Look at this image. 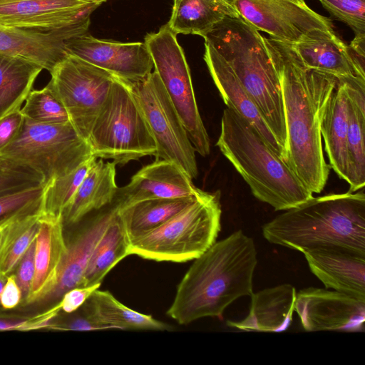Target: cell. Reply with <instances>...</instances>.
<instances>
[{
    "label": "cell",
    "instance_id": "21",
    "mask_svg": "<svg viewBox=\"0 0 365 365\" xmlns=\"http://www.w3.org/2000/svg\"><path fill=\"white\" fill-rule=\"evenodd\" d=\"M247 316L241 321H227L230 327L246 331L281 332L292 322L297 291L290 284L266 288L250 295Z\"/></svg>",
    "mask_w": 365,
    "mask_h": 365
},
{
    "label": "cell",
    "instance_id": "26",
    "mask_svg": "<svg viewBox=\"0 0 365 365\" xmlns=\"http://www.w3.org/2000/svg\"><path fill=\"white\" fill-rule=\"evenodd\" d=\"M342 82L348 94V192H356L365 185V79L356 78Z\"/></svg>",
    "mask_w": 365,
    "mask_h": 365
},
{
    "label": "cell",
    "instance_id": "25",
    "mask_svg": "<svg viewBox=\"0 0 365 365\" xmlns=\"http://www.w3.org/2000/svg\"><path fill=\"white\" fill-rule=\"evenodd\" d=\"M347 100L346 85L338 81L327 102L320 124L329 166L346 182H348L349 175Z\"/></svg>",
    "mask_w": 365,
    "mask_h": 365
},
{
    "label": "cell",
    "instance_id": "20",
    "mask_svg": "<svg viewBox=\"0 0 365 365\" xmlns=\"http://www.w3.org/2000/svg\"><path fill=\"white\" fill-rule=\"evenodd\" d=\"M84 34L41 32L0 24V53L30 60L51 73L68 54L65 41Z\"/></svg>",
    "mask_w": 365,
    "mask_h": 365
},
{
    "label": "cell",
    "instance_id": "44",
    "mask_svg": "<svg viewBox=\"0 0 365 365\" xmlns=\"http://www.w3.org/2000/svg\"><path fill=\"white\" fill-rule=\"evenodd\" d=\"M7 276L4 275L1 272H0V297L2 292L4 284L6 282Z\"/></svg>",
    "mask_w": 365,
    "mask_h": 365
},
{
    "label": "cell",
    "instance_id": "36",
    "mask_svg": "<svg viewBox=\"0 0 365 365\" xmlns=\"http://www.w3.org/2000/svg\"><path fill=\"white\" fill-rule=\"evenodd\" d=\"M43 192L41 185L0 197V227L41 210Z\"/></svg>",
    "mask_w": 365,
    "mask_h": 365
},
{
    "label": "cell",
    "instance_id": "32",
    "mask_svg": "<svg viewBox=\"0 0 365 365\" xmlns=\"http://www.w3.org/2000/svg\"><path fill=\"white\" fill-rule=\"evenodd\" d=\"M41 215L39 210L1 226L0 272L4 275L14 273L19 261L36 240Z\"/></svg>",
    "mask_w": 365,
    "mask_h": 365
},
{
    "label": "cell",
    "instance_id": "7",
    "mask_svg": "<svg viewBox=\"0 0 365 365\" xmlns=\"http://www.w3.org/2000/svg\"><path fill=\"white\" fill-rule=\"evenodd\" d=\"M93 155L125 165L155 155L156 145L127 83L115 78L88 140Z\"/></svg>",
    "mask_w": 365,
    "mask_h": 365
},
{
    "label": "cell",
    "instance_id": "35",
    "mask_svg": "<svg viewBox=\"0 0 365 365\" xmlns=\"http://www.w3.org/2000/svg\"><path fill=\"white\" fill-rule=\"evenodd\" d=\"M43 181L42 175L31 166L0 155V197L43 185Z\"/></svg>",
    "mask_w": 365,
    "mask_h": 365
},
{
    "label": "cell",
    "instance_id": "8",
    "mask_svg": "<svg viewBox=\"0 0 365 365\" xmlns=\"http://www.w3.org/2000/svg\"><path fill=\"white\" fill-rule=\"evenodd\" d=\"M0 155L31 166L42 175L43 186L93 156L88 142L71 122L48 124L26 118L18 135Z\"/></svg>",
    "mask_w": 365,
    "mask_h": 365
},
{
    "label": "cell",
    "instance_id": "17",
    "mask_svg": "<svg viewBox=\"0 0 365 365\" xmlns=\"http://www.w3.org/2000/svg\"><path fill=\"white\" fill-rule=\"evenodd\" d=\"M197 190L177 164L157 159L138 171L125 186L118 188L113 201L120 209L145 200L190 197Z\"/></svg>",
    "mask_w": 365,
    "mask_h": 365
},
{
    "label": "cell",
    "instance_id": "5",
    "mask_svg": "<svg viewBox=\"0 0 365 365\" xmlns=\"http://www.w3.org/2000/svg\"><path fill=\"white\" fill-rule=\"evenodd\" d=\"M216 145L253 195L276 211L294 207L313 197L253 125L230 108L223 111Z\"/></svg>",
    "mask_w": 365,
    "mask_h": 365
},
{
    "label": "cell",
    "instance_id": "43",
    "mask_svg": "<svg viewBox=\"0 0 365 365\" xmlns=\"http://www.w3.org/2000/svg\"><path fill=\"white\" fill-rule=\"evenodd\" d=\"M28 323L29 318L26 319H18L0 317V331H27Z\"/></svg>",
    "mask_w": 365,
    "mask_h": 365
},
{
    "label": "cell",
    "instance_id": "11",
    "mask_svg": "<svg viewBox=\"0 0 365 365\" xmlns=\"http://www.w3.org/2000/svg\"><path fill=\"white\" fill-rule=\"evenodd\" d=\"M50 74L47 85L63 106L74 128L88 141L116 77L69 53Z\"/></svg>",
    "mask_w": 365,
    "mask_h": 365
},
{
    "label": "cell",
    "instance_id": "6",
    "mask_svg": "<svg viewBox=\"0 0 365 365\" xmlns=\"http://www.w3.org/2000/svg\"><path fill=\"white\" fill-rule=\"evenodd\" d=\"M220 192L199 189L187 207L148 232L130 241L129 253L158 262L195 259L215 242L221 230Z\"/></svg>",
    "mask_w": 365,
    "mask_h": 365
},
{
    "label": "cell",
    "instance_id": "2",
    "mask_svg": "<svg viewBox=\"0 0 365 365\" xmlns=\"http://www.w3.org/2000/svg\"><path fill=\"white\" fill-rule=\"evenodd\" d=\"M257 264L255 242L242 230L215 242L195 259L178 284L167 314L180 324L221 317L231 303L253 292Z\"/></svg>",
    "mask_w": 365,
    "mask_h": 365
},
{
    "label": "cell",
    "instance_id": "9",
    "mask_svg": "<svg viewBox=\"0 0 365 365\" xmlns=\"http://www.w3.org/2000/svg\"><path fill=\"white\" fill-rule=\"evenodd\" d=\"M176 34L166 24L148 34L144 43L158 75L192 144L200 155L210 154V143L199 113L190 69Z\"/></svg>",
    "mask_w": 365,
    "mask_h": 365
},
{
    "label": "cell",
    "instance_id": "12",
    "mask_svg": "<svg viewBox=\"0 0 365 365\" xmlns=\"http://www.w3.org/2000/svg\"><path fill=\"white\" fill-rule=\"evenodd\" d=\"M237 14L257 30L290 45L334 32L331 21L300 0H231Z\"/></svg>",
    "mask_w": 365,
    "mask_h": 365
},
{
    "label": "cell",
    "instance_id": "14",
    "mask_svg": "<svg viewBox=\"0 0 365 365\" xmlns=\"http://www.w3.org/2000/svg\"><path fill=\"white\" fill-rule=\"evenodd\" d=\"M294 311L307 331H364L365 302L329 289L307 287L297 292Z\"/></svg>",
    "mask_w": 365,
    "mask_h": 365
},
{
    "label": "cell",
    "instance_id": "16",
    "mask_svg": "<svg viewBox=\"0 0 365 365\" xmlns=\"http://www.w3.org/2000/svg\"><path fill=\"white\" fill-rule=\"evenodd\" d=\"M303 254L311 272L325 288L365 302V252L341 246H323Z\"/></svg>",
    "mask_w": 365,
    "mask_h": 365
},
{
    "label": "cell",
    "instance_id": "41",
    "mask_svg": "<svg viewBox=\"0 0 365 365\" xmlns=\"http://www.w3.org/2000/svg\"><path fill=\"white\" fill-rule=\"evenodd\" d=\"M100 286L101 284H96L90 286L77 287L69 289L63 294L58 302L61 306V311L66 314L77 311Z\"/></svg>",
    "mask_w": 365,
    "mask_h": 365
},
{
    "label": "cell",
    "instance_id": "40",
    "mask_svg": "<svg viewBox=\"0 0 365 365\" xmlns=\"http://www.w3.org/2000/svg\"><path fill=\"white\" fill-rule=\"evenodd\" d=\"M24 119L21 109L0 118V153L18 135Z\"/></svg>",
    "mask_w": 365,
    "mask_h": 365
},
{
    "label": "cell",
    "instance_id": "27",
    "mask_svg": "<svg viewBox=\"0 0 365 365\" xmlns=\"http://www.w3.org/2000/svg\"><path fill=\"white\" fill-rule=\"evenodd\" d=\"M92 319L109 329L171 331L169 324L133 310L108 291L95 290L81 307Z\"/></svg>",
    "mask_w": 365,
    "mask_h": 365
},
{
    "label": "cell",
    "instance_id": "1",
    "mask_svg": "<svg viewBox=\"0 0 365 365\" xmlns=\"http://www.w3.org/2000/svg\"><path fill=\"white\" fill-rule=\"evenodd\" d=\"M278 73L287 130V163L313 194L328 180L320 124L338 80L307 67L290 44L264 38Z\"/></svg>",
    "mask_w": 365,
    "mask_h": 365
},
{
    "label": "cell",
    "instance_id": "31",
    "mask_svg": "<svg viewBox=\"0 0 365 365\" xmlns=\"http://www.w3.org/2000/svg\"><path fill=\"white\" fill-rule=\"evenodd\" d=\"M195 195L177 198L142 200L118 209L127 235L133 240L156 228L175 215L195 198Z\"/></svg>",
    "mask_w": 365,
    "mask_h": 365
},
{
    "label": "cell",
    "instance_id": "47",
    "mask_svg": "<svg viewBox=\"0 0 365 365\" xmlns=\"http://www.w3.org/2000/svg\"><path fill=\"white\" fill-rule=\"evenodd\" d=\"M105 1H106L107 0H105Z\"/></svg>",
    "mask_w": 365,
    "mask_h": 365
},
{
    "label": "cell",
    "instance_id": "42",
    "mask_svg": "<svg viewBox=\"0 0 365 365\" xmlns=\"http://www.w3.org/2000/svg\"><path fill=\"white\" fill-rule=\"evenodd\" d=\"M23 300L22 292L14 273L7 276L0 297V307L9 310L18 307Z\"/></svg>",
    "mask_w": 365,
    "mask_h": 365
},
{
    "label": "cell",
    "instance_id": "39",
    "mask_svg": "<svg viewBox=\"0 0 365 365\" xmlns=\"http://www.w3.org/2000/svg\"><path fill=\"white\" fill-rule=\"evenodd\" d=\"M82 314L76 311L63 320L53 321L49 329L63 331H96L109 329L106 326L92 319L80 307Z\"/></svg>",
    "mask_w": 365,
    "mask_h": 365
},
{
    "label": "cell",
    "instance_id": "24",
    "mask_svg": "<svg viewBox=\"0 0 365 365\" xmlns=\"http://www.w3.org/2000/svg\"><path fill=\"white\" fill-rule=\"evenodd\" d=\"M115 165L114 162L104 163L103 159L94 162L63 213V225H74L91 211L113 201L118 189Z\"/></svg>",
    "mask_w": 365,
    "mask_h": 365
},
{
    "label": "cell",
    "instance_id": "33",
    "mask_svg": "<svg viewBox=\"0 0 365 365\" xmlns=\"http://www.w3.org/2000/svg\"><path fill=\"white\" fill-rule=\"evenodd\" d=\"M96 159L94 156L91 157L72 172L44 185L41 211L48 215L62 217L65 209Z\"/></svg>",
    "mask_w": 365,
    "mask_h": 365
},
{
    "label": "cell",
    "instance_id": "45",
    "mask_svg": "<svg viewBox=\"0 0 365 365\" xmlns=\"http://www.w3.org/2000/svg\"><path fill=\"white\" fill-rule=\"evenodd\" d=\"M1 234H2L1 227H0V245H1Z\"/></svg>",
    "mask_w": 365,
    "mask_h": 365
},
{
    "label": "cell",
    "instance_id": "10",
    "mask_svg": "<svg viewBox=\"0 0 365 365\" xmlns=\"http://www.w3.org/2000/svg\"><path fill=\"white\" fill-rule=\"evenodd\" d=\"M138 104L156 145L155 157L177 164L192 180L198 170L195 150L158 75L125 82Z\"/></svg>",
    "mask_w": 365,
    "mask_h": 365
},
{
    "label": "cell",
    "instance_id": "34",
    "mask_svg": "<svg viewBox=\"0 0 365 365\" xmlns=\"http://www.w3.org/2000/svg\"><path fill=\"white\" fill-rule=\"evenodd\" d=\"M21 112L26 118L36 123L70 122L66 109L48 85L42 89L31 91Z\"/></svg>",
    "mask_w": 365,
    "mask_h": 365
},
{
    "label": "cell",
    "instance_id": "15",
    "mask_svg": "<svg viewBox=\"0 0 365 365\" xmlns=\"http://www.w3.org/2000/svg\"><path fill=\"white\" fill-rule=\"evenodd\" d=\"M65 47L68 53L127 83L144 78L154 68L150 53L143 42L108 41L86 33L66 40Z\"/></svg>",
    "mask_w": 365,
    "mask_h": 365
},
{
    "label": "cell",
    "instance_id": "13",
    "mask_svg": "<svg viewBox=\"0 0 365 365\" xmlns=\"http://www.w3.org/2000/svg\"><path fill=\"white\" fill-rule=\"evenodd\" d=\"M105 0H0V24L41 32L88 33Z\"/></svg>",
    "mask_w": 365,
    "mask_h": 365
},
{
    "label": "cell",
    "instance_id": "18",
    "mask_svg": "<svg viewBox=\"0 0 365 365\" xmlns=\"http://www.w3.org/2000/svg\"><path fill=\"white\" fill-rule=\"evenodd\" d=\"M115 211L97 215L66 239V252L55 281L39 306L55 304L71 289L83 287V277L92 251L103 235Z\"/></svg>",
    "mask_w": 365,
    "mask_h": 365
},
{
    "label": "cell",
    "instance_id": "28",
    "mask_svg": "<svg viewBox=\"0 0 365 365\" xmlns=\"http://www.w3.org/2000/svg\"><path fill=\"white\" fill-rule=\"evenodd\" d=\"M238 15L231 0H173L167 24L176 35L195 34L204 37L225 17Z\"/></svg>",
    "mask_w": 365,
    "mask_h": 365
},
{
    "label": "cell",
    "instance_id": "30",
    "mask_svg": "<svg viewBox=\"0 0 365 365\" xmlns=\"http://www.w3.org/2000/svg\"><path fill=\"white\" fill-rule=\"evenodd\" d=\"M43 69L26 58L0 53V118L21 109Z\"/></svg>",
    "mask_w": 365,
    "mask_h": 365
},
{
    "label": "cell",
    "instance_id": "22",
    "mask_svg": "<svg viewBox=\"0 0 365 365\" xmlns=\"http://www.w3.org/2000/svg\"><path fill=\"white\" fill-rule=\"evenodd\" d=\"M204 60L211 77L227 108L235 110L259 131L273 149L287 162L282 148L256 105L221 56L205 42Z\"/></svg>",
    "mask_w": 365,
    "mask_h": 365
},
{
    "label": "cell",
    "instance_id": "3",
    "mask_svg": "<svg viewBox=\"0 0 365 365\" xmlns=\"http://www.w3.org/2000/svg\"><path fill=\"white\" fill-rule=\"evenodd\" d=\"M262 232L269 243L302 253L323 246L365 252L364 192L312 197L265 223Z\"/></svg>",
    "mask_w": 365,
    "mask_h": 365
},
{
    "label": "cell",
    "instance_id": "46",
    "mask_svg": "<svg viewBox=\"0 0 365 365\" xmlns=\"http://www.w3.org/2000/svg\"><path fill=\"white\" fill-rule=\"evenodd\" d=\"M300 1H304V0H300Z\"/></svg>",
    "mask_w": 365,
    "mask_h": 365
},
{
    "label": "cell",
    "instance_id": "38",
    "mask_svg": "<svg viewBox=\"0 0 365 365\" xmlns=\"http://www.w3.org/2000/svg\"><path fill=\"white\" fill-rule=\"evenodd\" d=\"M35 252L36 240L29 246L15 269L14 274L22 292V301L29 297L33 284L35 274Z\"/></svg>",
    "mask_w": 365,
    "mask_h": 365
},
{
    "label": "cell",
    "instance_id": "29",
    "mask_svg": "<svg viewBox=\"0 0 365 365\" xmlns=\"http://www.w3.org/2000/svg\"><path fill=\"white\" fill-rule=\"evenodd\" d=\"M94 247L83 277V287L101 284L106 275L130 255L128 238L118 208Z\"/></svg>",
    "mask_w": 365,
    "mask_h": 365
},
{
    "label": "cell",
    "instance_id": "4",
    "mask_svg": "<svg viewBox=\"0 0 365 365\" xmlns=\"http://www.w3.org/2000/svg\"><path fill=\"white\" fill-rule=\"evenodd\" d=\"M203 38L235 75L287 157L282 87L264 37L238 15L225 17Z\"/></svg>",
    "mask_w": 365,
    "mask_h": 365
},
{
    "label": "cell",
    "instance_id": "19",
    "mask_svg": "<svg viewBox=\"0 0 365 365\" xmlns=\"http://www.w3.org/2000/svg\"><path fill=\"white\" fill-rule=\"evenodd\" d=\"M62 217L41 212L36 237L35 274L24 306L38 307L51 288L66 252Z\"/></svg>",
    "mask_w": 365,
    "mask_h": 365
},
{
    "label": "cell",
    "instance_id": "37",
    "mask_svg": "<svg viewBox=\"0 0 365 365\" xmlns=\"http://www.w3.org/2000/svg\"><path fill=\"white\" fill-rule=\"evenodd\" d=\"M333 16L346 24L354 37H365V0H319Z\"/></svg>",
    "mask_w": 365,
    "mask_h": 365
},
{
    "label": "cell",
    "instance_id": "23",
    "mask_svg": "<svg viewBox=\"0 0 365 365\" xmlns=\"http://www.w3.org/2000/svg\"><path fill=\"white\" fill-rule=\"evenodd\" d=\"M308 68L335 77L338 81L365 79L364 67L355 59L346 46L334 32L291 45Z\"/></svg>",
    "mask_w": 365,
    "mask_h": 365
}]
</instances>
